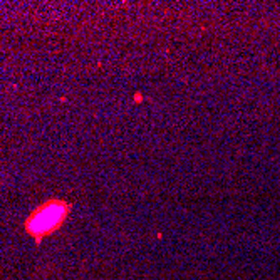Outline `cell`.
<instances>
[{"label":"cell","mask_w":280,"mask_h":280,"mask_svg":"<svg viewBox=\"0 0 280 280\" xmlns=\"http://www.w3.org/2000/svg\"><path fill=\"white\" fill-rule=\"evenodd\" d=\"M69 211H71V205L62 200H49V201L42 203L25 220L27 233L32 235L37 242H40L42 237L61 228Z\"/></svg>","instance_id":"obj_1"}]
</instances>
